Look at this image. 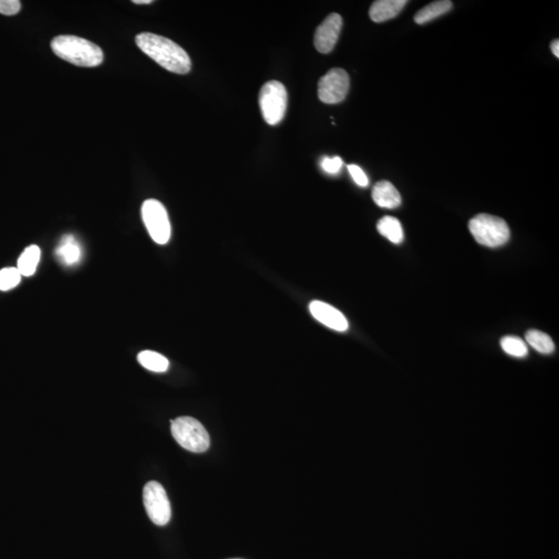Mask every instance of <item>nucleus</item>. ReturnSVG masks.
I'll return each mask as SVG.
<instances>
[{
	"instance_id": "412c9836",
	"label": "nucleus",
	"mask_w": 559,
	"mask_h": 559,
	"mask_svg": "<svg viewBox=\"0 0 559 559\" xmlns=\"http://www.w3.org/2000/svg\"><path fill=\"white\" fill-rule=\"evenodd\" d=\"M343 161L341 158H323L321 161V167L328 174H337L341 170Z\"/></svg>"
},
{
	"instance_id": "dca6fc26",
	"label": "nucleus",
	"mask_w": 559,
	"mask_h": 559,
	"mask_svg": "<svg viewBox=\"0 0 559 559\" xmlns=\"http://www.w3.org/2000/svg\"><path fill=\"white\" fill-rule=\"evenodd\" d=\"M41 259V250L36 245H30L24 250L18 260V271L21 276L30 277L36 273L37 265Z\"/></svg>"
},
{
	"instance_id": "4468645a",
	"label": "nucleus",
	"mask_w": 559,
	"mask_h": 559,
	"mask_svg": "<svg viewBox=\"0 0 559 559\" xmlns=\"http://www.w3.org/2000/svg\"><path fill=\"white\" fill-rule=\"evenodd\" d=\"M451 8H453V2L449 1V0L432 2V4H429L428 6H425L422 10L416 13V16H414V21L418 24L428 23L432 20L446 14L447 12L451 10Z\"/></svg>"
},
{
	"instance_id": "f257e3e1",
	"label": "nucleus",
	"mask_w": 559,
	"mask_h": 559,
	"mask_svg": "<svg viewBox=\"0 0 559 559\" xmlns=\"http://www.w3.org/2000/svg\"><path fill=\"white\" fill-rule=\"evenodd\" d=\"M136 44L143 53L167 71L181 75L190 72V56L181 46L167 37L142 32L136 37Z\"/></svg>"
},
{
	"instance_id": "1a4fd4ad",
	"label": "nucleus",
	"mask_w": 559,
	"mask_h": 559,
	"mask_svg": "<svg viewBox=\"0 0 559 559\" xmlns=\"http://www.w3.org/2000/svg\"><path fill=\"white\" fill-rule=\"evenodd\" d=\"M342 25V17L337 13H333L318 26L315 32L314 45L320 53L328 54L333 51L339 39Z\"/></svg>"
},
{
	"instance_id": "393cba45",
	"label": "nucleus",
	"mask_w": 559,
	"mask_h": 559,
	"mask_svg": "<svg viewBox=\"0 0 559 559\" xmlns=\"http://www.w3.org/2000/svg\"><path fill=\"white\" fill-rule=\"evenodd\" d=\"M133 2L136 4H153V0H134Z\"/></svg>"
},
{
	"instance_id": "f03ea898",
	"label": "nucleus",
	"mask_w": 559,
	"mask_h": 559,
	"mask_svg": "<svg viewBox=\"0 0 559 559\" xmlns=\"http://www.w3.org/2000/svg\"><path fill=\"white\" fill-rule=\"evenodd\" d=\"M52 51L78 67L94 68L104 60L102 49L96 44L75 36H58L51 41Z\"/></svg>"
},
{
	"instance_id": "6ab92c4d",
	"label": "nucleus",
	"mask_w": 559,
	"mask_h": 559,
	"mask_svg": "<svg viewBox=\"0 0 559 559\" xmlns=\"http://www.w3.org/2000/svg\"><path fill=\"white\" fill-rule=\"evenodd\" d=\"M501 346L506 354L514 357H525L528 354L527 345L521 338L506 335L501 341Z\"/></svg>"
},
{
	"instance_id": "0eeeda50",
	"label": "nucleus",
	"mask_w": 559,
	"mask_h": 559,
	"mask_svg": "<svg viewBox=\"0 0 559 559\" xmlns=\"http://www.w3.org/2000/svg\"><path fill=\"white\" fill-rule=\"evenodd\" d=\"M143 503L149 519L155 525L164 526L170 521V501L161 484L149 482L146 484L143 489Z\"/></svg>"
},
{
	"instance_id": "9d476101",
	"label": "nucleus",
	"mask_w": 559,
	"mask_h": 559,
	"mask_svg": "<svg viewBox=\"0 0 559 559\" xmlns=\"http://www.w3.org/2000/svg\"><path fill=\"white\" fill-rule=\"evenodd\" d=\"M309 310L312 316L326 328L337 332H345L348 330L347 319L335 307L320 300H314L309 306Z\"/></svg>"
},
{
	"instance_id": "a211bd4d",
	"label": "nucleus",
	"mask_w": 559,
	"mask_h": 559,
	"mask_svg": "<svg viewBox=\"0 0 559 559\" xmlns=\"http://www.w3.org/2000/svg\"><path fill=\"white\" fill-rule=\"evenodd\" d=\"M526 342L534 348L536 352L543 354H550L555 349L554 342L552 341L550 335L540 330H530L526 333Z\"/></svg>"
},
{
	"instance_id": "5701e85b",
	"label": "nucleus",
	"mask_w": 559,
	"mask_h": 559,
	"mask_svg": "<svg viewBox=\"0 0 559 559\" xmlns=\"http://www.w3.org/2000/svg\"><path fill=\"white\" fill-rule=\"evenodd\" d=\"M347 169L357 185L359 186H367L369 185V179H368L367 175L359 166L352 164V165L347 166Z\"/></svg>"
},
{
	"instance_id": "f3484780",
	"label": "nucleus",
	"mask_w": 559,
	"mask_h": 559,
	"mask_svg": "<svg viewBox=\"0 0 559 559\" xmlns=\"http://www.w3.org/2000/svg\"><path fill=\"white\" fill-rule=\"evenodd\" d=\"M138 361L142 367L151 372L163 373L169 368V361L164 355L151 350H144L138 354Z\"/></svg>"
},
{
	"instance_id": "f8f14e48",
	"label": "nucleus",
	"mask_w": 559,
	"mask_h": 559,
	"mask_svg": "<svg viewBox=\"0 0 559 559\" xmlns=\"http://www.w3.org/2000/svg\"><path fill=\"white\" fill-rule=\"evenodd\" d=\"M372 198L383 208H396L401 205V195L396 186L387 181H381L373 186Z\"/></svg>"
},
{
	"instance_id": "ddd939ff",
	"label": "nucleus",
	"mask_w": 559,
	"mask_h": 559,
	"mask_svg": "<svg viewBox=\"0 0 559 559\" xmlns=\"http://www.w3.org/2000/svg\"><path fill=\"white\" fill-rule=\"evenodd\" d=\"M56 254L57 258L67 266H73L80 262L83 255L80 243L77 242L72 234H68L61 238L60 243L56 248Z\"/></svg>"
},
{
	"instance_id": "aec40b11",
	"label": "nucleus",
	"mask_w": 559,
	"mask_h": 559,
	"mask_svg": "<svg viewBox=\"0 0 559 559\" xmlns=\"http://www.w3.org/2000/svg\"><path fill=\"white\" fill-rule=\"evenodd\" d=\"M21 277L17 267L0 269V290L8 291L15 288L21 282Z\"/></svg>"
},
{
	"instance_id": "423d86ee",
	"label": "nucleus",
	"mask_w": 559,
	"mask_h": 559,
	"mask_svg": "<svg viewBox=\"0 0 559 559\" xmlns=\"http://www.w3.org/2000/svg\"><path fill=\"white\" fill-rule=\"evenodd\" d=\"M142 219L153 242L166 245L171 238V224L165 206L155 199L144 201Z\"/></svg>"
},
{
	"instance_id": "6e6552de",
	"label": "nucleus",
	"mask_w": 559,
	"mask_h": 559,
	"mask_svg": "<svg viewBox=\"0 0 559 559\" xmlns=\"http://www.w3.org/2000/svg\"><path fill=\"white\" fill-rule=\"evenodd\" d=\"M349 91V76L343 69H332L318 83V98L326 104L345 100Z\"/></svg>"
},
{
	"instance_id": "9b49d317",
	"label": "nucleus",
	"mask_w": 559,
	"mask_h": 559,
	"mask_svg": "<svg viewBox=\"0 0 559 559\" xmlns=\"http://www.w3.org/2000/svg\"><path fill=\"white\" fill-rule=\"evenodd\" d=\"M406 0H378L373 2L369 15L376 23L387 21L398 16L406 6Z\"/></svg>"
},
{
	"instance_id": "4be33fe9",
	"label": "nucleus",
	"mask_w": 559,
	"mask_h": 559,
	"mask_svg": "<svg viewBox=\"0 0 559 559\" xmlns=\"http://www.w3.org/2000/svg\"><path fill=\"white\" fill-rule=\"evenodd\" d=\"M21 10V2L18 0H0V14L13 16Z\"/></svg>"
},
{
	"instance_id": "39448f33",
	"label": "nucleus",
	"mask_w": 559,
	"mask_h": 559,
	"mask_svg": "<svg viewBox=\"0 0 559 559\" xmlns=\"http://www.w3.org/2000/svg\"><path fill=\"white\" fill-rule=\"evenodd\" d=\"M288 96L284 85L279 81L265 83L259 94V106L267 124L276 126L282 122L286 113Z\"/></svg>"
},
{
	"instance_id": "7ed1b4c3",
	"label": "nucleus",
	"mask_w": 559,
	"mask_h": 559,
	"mask_svg": "<svg viewBox=\"0 0 559 559\" xmlns=\"http://www.w3.org/2000/svg\"><path fill=\"white\" fill-rule=\"evenodd\" d=\"M469 230L480 245L486 247H501L510 240V228L503 219L480 214L471 219Z\"/></svg>"
},
{
	"instance_id": "b1692460",
	"label": "nucleus",
	"mask_w": 559,
	"mask_h": 559,
	"mask_svg": "<svg viewBox=\"0 0 559 559\" xmlns=\"http://www.w3.org/2000/svg\"><path fill=\"white\" fill-rule=\"evenodd\" d=\"M550 48H551L552 53H553L554 56H555L558 58V57H559V41H558V39H554V41H552L551 46H550Z\"/></svg>"
},
{
	"instance_id": "2eb2a0df",
	"label": "nucleus",
	"mask_w": 559,
	"mask_h": 559,
	"mask_svg": "<svg viewBox=\"0 0 559 559\" xmlns=\"http://www.w3.org/2000/svg\"><path fill=\"white\" fill-rule=\"evenodd\" d=\"M377 230L381 236L391 240L392 243L399 245L404 240V231L398 219L387 216L380 219L377 224Z\"/></svg>"
},
{
	"instance_id": "20e7f679",
	"label": "nucleus",
	"mask_w": 559,
	"mask_h": 559,
	"mask_svg": "<svg viewBox=\"0 0 559 559\" xmlns=\"http://www.w3.org/2000/svg\"><path fill=\"white\" fill-rule=\"evenodd\" d=\"M171 433L179 446L193 453H205L210 447L207 431L199 420L181 416L171 422Z\"/></svg>"
}]
</instances>
